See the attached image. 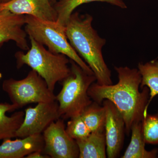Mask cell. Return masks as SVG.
Here are the masks:
<instances>
[{
	"instance_id": "cell-23",
	"label": "cell",
	"mask_w": 158,
	"mask_h": 158,
	"mask_svg": "<svg viewBox=\"0 0 158 158\" xmlns=\"http://www.w3.org/2000/svg\"><path fill=\"white\" fill-rule=\"evenodd\" d=\"M50 1L51 2H54V3H56V0H50Z\"/></svg>"
},
{
	"instance_id": "cell-24",
	"label": "cell",
	"mask_w": 158,
	"mask_h": 158,
	"mask_svg": "<svg viewBox=\"0 0 158 158\" xmlns=\"http://www.w3.org/2000/svg\"><path fill=\"white\" fill-rule=\"evenodd\" d=\"M2 74L1 73H0V80L2 78Z\"/></svg>"
},
{
	"instance_id": "cell-16",
	"label": "cell",
	"mask_w": 158,
	"mask_h": 158,
	"mask_svg": "<svg viewBox=\"0 0 158 158\" xmlns=\"http://www.w3.org/2000/svg\"><path fill=\"white\" fill-rule=\"evenodd\" d=\"M94 2L109 3L122 9L127 8L122 0H60L56 2L54 6L58 14L57 22L65 27L74 10L77 7L85 3Z\"/></svg>"
},
{
	"instance_id": "cell-21",
	"label": "cell",
	"mask_w": 158,
	"mask_h": 158,
	"mask_svg": "<svg viewBox=\"0 0 158 158\" xmlns=\"http://www.w3.org/2000/svg\"><path fill=\"white\" fill-rule=\"evenodd\" d=\"M26 158H50V157L44 154L41 152H34L28 155Z\"/></svg>"
},
{
	"instance_id": "cell-10",
	"label": "cell",
	"mask_w": 158,
	"mask_h": 158,
	"mask_svg": "<svg viewBox=\"0 0 158 158\" xmlns=\"http://www.w3.org/2000/svg\"><path fill=\"white\" fill-rule=\"evenodd\" d=\"M25 23V15L0 10V47L4 43L12 40L21 49L28 50L30 47L27 40V34L23 29Z\"/></svg>"
},
{
	"instance_id": "cell-1",
	"label": "cell",
	"mask_w": 158,
	"mask_h": 158,
	"mask_svg": "<svg viewBox=\"0 0 158 158\" xmlns=\"http://www.w3.org/2000/svg\"><path fill=\"white\" fill-rule=\"evenodd\" d=\"M118 81L116 85H102L93 83L88 94L93 102L102 104L104 100L113 103L124 119L126 133L129 135L134 123L142 122L148 114L149 90L144 87L140 91L141 76L137 69L116 67Z\"/></svg>"
},
{
	"instance_id": "cell-17",
	"label": "cell",
	"mask_w": 158,
	"mask_h": 158,
	"mask_svg": "<svg viewBox=\"0 0 158 158\" xmlns=\"http://www.w3.org/2000/svg\"><path fill=\"white\" fill-rule=\"evenodd\" d=\"M141 76L140 88L147 87L149 90L148 108L154 98L158 95V60H152L145 63L140 62L138 69Z\"/></svg>"
},
{
	"instance_id": "cell-15",
	"label": "cell",
	"mask_w": 158,
	"mask_h": 158,
	"mask_svg": "<svg viewBox=\"0 0 158 158\" xmlns=\"http://www.w3.org/2000/svg\"><path fill=\"white\" fill-rule=\"evenodd\" d=\"M131 138L128 146L122 158H156L158 150L148 151L145 147V142L142 132V122L133 125L131 129Z\"/></svg>"
},
{
	"instance_id": "cell-18",
	"label": "cell",
	"mask_w": 158,
	"mask_h": 158,
	"mask_svg": "<svg viewBox=\"0 0 158 158\" xmlns=\"http://www.w3.org/2000/svg\"><path fill=\"white\" fill-rule=\"evenodd\" d=\"M81 115L91 133L105 131L106 110L102 105L93 102Z\"/></svg>"
},
{
	"instance_id": "cell-12",
	"label": "cell",
	"mask_w": 158,
	"mask_h": 158,
	"mask_svg": "<svg viewBox=\"0 0 158 158\" xmlns=\"http://www.w3.org/2000/svg\"><path fill=\"white\" fill-rule=\"evenodd\" d=\"M11 139H4L0 145V158H25L34 152H43L44 140L42 134L14 140Z\"/></svg>"
},
{
	"instance_id": "cell-19",
	"label": "cell",
	"mask_w": 158,
	"mask_h": 158,
	"mask_svg": "<svg viewBox=\"0 0 158 158\" xmlns=\"http://www.w3.org/2000/svg\"><path fill=\"white\" fill-rule=\"evenodd\" d=\"M142 132L145 143L158 144V113H148L142 121Z\"/></svg>"
},
{
	"instance_id": "cell-20",
	"label": "cell",
	"mask_w": 158,
	"mask_h": 158,
	"mask_svg": "<svg viewBox=\"0 0 158 158\" xmlns=\"http://www.w3.org/2000/svg\"><path fill=\"white\" fill-rule=\"evenodd\" d=\"M65 130L69 135L76 141L87 138L91 133L81 115L70 118Z\"/></svg>"
},
{
	"instance_id": "cell-9",
	"label": "cell",
	"mask_w": 158,
	"mask_h": 158,
	"mask_svg": "<svg viewBox=\"0 0 158 158\" xmlns=\"http://www.w3.org/2000/svg\"><path fill=\"white\" fill-rule=\"evenodd\" d=\"M102 105L106 110L105 131L107 156L117 158L123 145L125 123L121 113L112 102L104 100Z\"/></svg>"
},
{
	"instance_id": "cell-13",
	"label": "cell",
	"mask_w": 158,
	"mask_h": 158,
	"mask_svg": "<svg viewBox=\"0 0 158 158\" xmlns=\"http://www.w3.org/2000/svg\"><path fill=\"white\" fill-rule=\"evenodd\" d=\"M15 105L9 103H0V141L7 138H16V132L24 118V111L15 112L7 116V112L17 110Z\"/></svg>"
},
{
	"instance_id": "cell-6",
	"label": "cell",
	"mask_w": 158,
	"mask_h": 158,
	"mask_svg": "<svg viewBox=\"0 0 158 158\" xmlns=\"http://www.w3.org/2000/svg\"><path fill=\"white\" fill-rule=\"evenodd\" d=\"M2 89L8 94L11 103L18 109L30 104L56 101L54 91L49 89L45 81L33 69L22 80H5Z\"/></svg>"
},
{
	"instance_id": "cell-8",
	"label": "cell",
	"mask_w": 158,
	"mask_h": 158,
	"mask_svg": "<svg viewBox=\"0 0 158 158\" xmlns=\"http://www.w3.org/2000/svg\"><path fill=\"white\" fill-rule=\"evenodd\" d=\"M60 117L56 101L39 103L25 110L22 124L16 132V138H24L42 134L50 125Z\"/></svg>"
},
{
	"instance_id": "cell-3",
	"label": "cell",
	"mask_w": 158,
	"mask_h": 158,
	"mask_svg": "<svg viewBox=\"0 0 158 158\" xmlns=\"http://www.w3.org/2000/svg\"><path fill=\"white\" fill-rule=\"evenodd\" d=\"M31 47L27 52L20 51L15 54L18 69L27 65L35 71L54 91L58 82H62L70 74L68 64L70 60L64 54H55L47 50L44 45L29 37Z\"/></svg>"
},
{
	"instance_id": "cell-11",
	"label": "cell",
	"mask_w": 158,
	"mask_h": 158,
	"mask_svg": "<svg viewBox=\"0 0 158 158\" xmlns=\"http://www.w3.org/2000/svg\"><path fill=\"white\" fill-rule=\"evenodd\" d=\"M0 10L49 21H57L58 18L57 11L50 0H10L0 3Z\"/></svg>"
},
{
	"instance_id": "cell-14",
	"label": "cell",
	"mask_w": 158,
	"mask_h": 158,
	"mask_svg": "<svg viewBox=\"0 0 158 158\" xmlns=\"http://www.w3.org/2000/svg\"><path fill=\"white\" fill-rule=\"evenodd\" d=\"M79 149V158L107 157L105 131L90 133L84 139L76 140Z\"/></svg>"
},
{
	"instance_id": "cell-7",
	"label": "cell",
	"mask_w": 158,
	"mask_h": 158,
	"mask_svg": "<svg viewBox=\"0 0 158 158\" xmlns=\"http://www.w3.org/2000/svg\"><path fill=\"white\" fill-rule=\"evenodd\" d=\"M65 127L64 120L60 118L52 123L44 131V154L52 158H79L76 141L69 135Z\"/></svg>"
},
{
	"instance_id": "cell-25",
	"label": "cell",
	"mask_w": 158,
	"mask_h": 158,
	"mask_svg": "<svg viewBox=\"0 0 158 158\" xmlns=\"http://www.w3.org/2000/svg\"></svg>"
},
{
	"instance_id": "cell-5",
	"label": "cell",
	"mask_w": 158,
	"mask_h": 158,
	"mask_svg": "<svg viewBox=\"0 0 158 158\" xmlns=\"http://www.w3.org/2000/svg\"><path fill=\"white\" fill-rule=\"evenodd\" d=\"M24 28L29 37L47 47L52 52L64 54L85 72L94 75L91 69L69 43L66 36L65 27L57 21L43 20L31 15H26Z\"/></svg>"
},
{
	"instance_id": "cell-4",
	"label": "cell",
	"mask_w": 158,
	"mask_h": 158,
	"mask_svg": "<svg viewBox=\"0 0 158 158\" xmlns=\"http://www.w3.org/2000/svg\"><path fill=\"white\" fill-rule=\"evenodd\" d=\"M70 63V74L62 81V89L56 95L60 117L63 119L80 116L92 103L88 90L96 81L94 75L88 73L72 60Z\"/></svg>"
},
{
	"instance_id": "cell-22",
	"label": "cell",
	"mask_w": 158,
	"mask_h": 158,
	"mask_svg": "<svg viewBox=\"0 0 158 158\" xmlns=\"http://www.w3.org/2000/svg\"><path fill=\"white\" fill-rule=\"evenodd\" d=\"M10 0H0V3H4L9 2Z\"/></svg>"
},
{
	"instance_id": "cell-2",
	"label": "cell",
	"mask_w": 158,
	"mask_h": 158,
	"mask_svg": "<svg viewBox=\"0 0 158 158\" xmlns=\"http://www.w3.org/2000/svg\"><path fill=\"white\" fill-rule=\"evenodd\" d=\"M93 19L89 14L73 13L65 26L66 36L74 49L93 71L96 83L102 85H112L111 71L102 52L106 40L93 28Z\"/></svg>"
}]
</instances>
